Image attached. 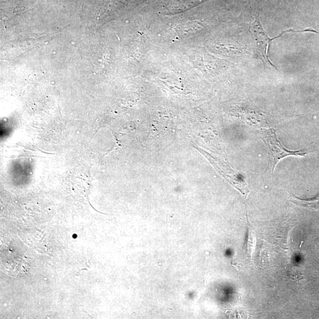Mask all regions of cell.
Here are the masks:
<instances>
[{
    "label": "cell",
    "instance_id": "obj_1",
    "mask_svg": "<svg viewBox=\"0 0 319 319\" xmlns=\"http://www.w3.org/2000/svg\"><path fill=\"white\" fill-rule=\"evenodd\" d=\"M315 32L318 33L313 30H305V31H296L292 29L288 30V31H284L279 35L271 39L264 31L263 26L261 23L260 15L256 16L254 21L251 24L250 26V33L252 35L253 40H254L255 51L256 55L258 58L263 62L264 65L269 64L271 67H274L275 69H277L275 65L272 64L269 58L268 51L269 47V44L272 40L277 39L282 36L285 33H299V32Z\"/></svg>",
    "mask_w": 319,
    "mask_h": 319
},
{
    "label": "cell",
    "instance_id": "obj_2",
    "mask_svg": "<svg viewBox=\"0 0 319 319\" xmlns=\"http://www.w3.org/2000/svg\"><path fill=\"white\" fill-rule=\"evenodd\" d=\"M263 139L268 149L269 167L270 168L272 172L274 171L278 163L284 158L290 156L302 157L308 154V152L302 150L293 151L285 149L277 138L276 133L274 129L264 131Z\"/></svg>",
    "mask_w": 319,
    "mask_h": 319
},
{
    "label": "cell",
    "instance_id": "obj_3",
    "mask_svg": "<svg viewBox=\"0 0 319 319\" xmlns=\"http://www.w3.org/2000/svg\"><path fill=\"white\" fill-rule=\"evenodd\" d=\"M290 201L296 205L302 207V208L314 210L319 211V195L315 198L310 200H302L297 197H291Z\"/></svg>",
    "mask_w": 319,
    "mask_h": 319
}]
</instances>
